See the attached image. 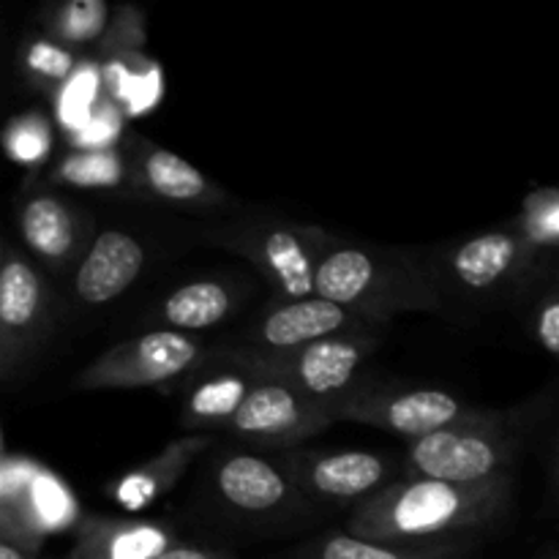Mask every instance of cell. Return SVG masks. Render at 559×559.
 <instances>
[{"instance_id": "1", "label": "cell", "mask_w": 559, "mask_h": 559, "mask_svg": "<svg viewBox=\"0 0 559 559\" xmlns=\"http://www.w3.org/2000/svg\"><path fill=\"white\" fill-rule=\"evenodd\" d=\"M513 478L462 486L448 480L399 478L353 508L344 533L391 546H437L480 540L511 511Z\"/></svg>"}, {"instance_id": "2", "label": "cell", "mask_w": 559, "mask_h": 559, "mask_svg": "<svg viewBox=\"0 0 559 559\" xmlns=\"http://www.w3.org/2000/svg\"><path fill=\"white\" fill-rule=\"evenodd\" d=\"M317 295L382 331L399 314L448 311L424 251L338 238L333 233L317 265Z\"/></svg>"}, {"instance_id": "3", "label": "cell", "mask_w": 559, "mask_h": 559, "mask_svg": "<svg viewBox=\"0 0 559 559\" xmlns=\"http://www.w3.org/2000/svg\"><path fill=\"white\" fill-rule=\"evenodd\" d=\"M557 407L559 385H551L516 407L484 409L467 424L409 442L404 462L407 478L448 480L462 486L513 478L519 459Z\"/></svg>"}, {"instance_id": "4", "label": "cell", "mask_w": 559, "mask_h": 559, "mask_svg": "<svg viewBox=\"0 0 559 559\" xmlns=\"http://www.w3.org/2000/svg\"><path fill=\"white\" fill-rule=\"evenodd\" d=\"M424 260L445 306L513 309L524 284L546 257L508 218L500 227L424 251Z\"/></svg>"}, {"instance_id": "5", "label": "cell", "mask_w": 559, "mask_h": 559, "mask_svg": "<svg viewBox=\"0 0 559 559\" xmlns=\"http://www.w3.org/2000/svg\"><path fill=\"white\" fill-rule=\"evenodd\" d=\"M202 238L254 265L276 298L300 300L317 295V265L331 233L287 216L254 213L207 227Z\"/></svg>"}, {"instance_id": "6", "label": "cell", "mask_w": 559, "mask_h": 559, "mask_svg": "<svg viewBox=\"0 0 559 559\" xmlns=\"http://www.w3.org/2000/svg\"><path fill=\"white\" fill-rule=\"evenodd\" d=\"M382 333H347L289 353H254L243 347H218V353L260 380L284 382L336 413V404L364 382V366L380 349Z\"/></svg>"}, {"instance_id": "7", "label": "cell", "mask_w": 559, "mask_h": 559, "mask_svg": "<svg viewBox=\"0 0 559 559\" xmlns=\"http://www.w3.org/2000/svg\"><path fill=\"white\" fill-rule=\"evenodd\" d=\"M60 304L52 284L31 254L0 246V380L14 385L25 377L58 328Z\"/></svg>"}, {"instance_id": "8", "label": "cell", "mask_w": 559, "mask_h": 559, "mask_svg": "<svg viewBox=\"0 0 559 559\" xmlns=\"http://www.w3.org/2000/svg\"><path fill=\"white\" fill-rule=\"evenodd\" d=\"M211 355L213 349L197 336L153 328L104 349L74 377L71 388L82 393L169 388L183 377L191 380Z\"/></svg>"}, {"instance_id": "9", "label": "cell", "mask_w": 559, "mask_h": 559, "mask_svg": "<svg viewBox=\"0 0 559 559\" xmlns=\"http://www.w3.org/2000/svg\"><path fill=\"white\" fill-rule=\"evenodd\" d=\"M484 407H473L445 388L380 385L364 380L336 404V420L374 426L404 437L407 442L445 431L478 418Z\"/></svg>"}, {"instance_id": "10", "label": "cell", "mask_w": 559, "mask_h": 559, "mask_svg": "<svg viewBox=\"0 0 559 559\" xmlns=\"http://www.w3.org/2000/svg\"><path fill=\"white\" fill-rule=\"evenodd\" d=\"M278 467L284 469L295 489L309 502L353 506L371 500L396 484L399 464L385 453L374 451H309L293 448L278 453Z\"/></svg>"}, {"instance_id": "11", "label": "cell", "mask_w": 559, "mask_h": 559, "mask_svg": "<svg viewBox=\"0 0 559 559\" xmlns=\"http://www.w3.org/2000/svg\"><path fill=\"white\" fill-rule=\"evenodd\" d=\"M14 218L27 254L58 276L74 273L98 235L91 213L44 186L20 191Z\"/></svg>"}, {"instance_id": "12", "label": "cell", "mask_w": 559, "mask_h": 559, "mask_svg": "<svg viewBox=\"0 0 559 559\" xmlns=\"http://www.w3.org/2000/svg\"><path fill=\"white\" fill-rule=\"evenodd\" d=\"M333 424H336L333 407L284 385V382L257 377L249 399L227 431L251 445L293 451L300 442L317 437Z\"/></svg>"}, {"instance_id": "13", "label": "cell", "mask_w": 559, "mask_h": 559, "mask_svg": "<svg viewBox=\"0 0 559 559\" xmlns=\"http://www.w3.org/2000/svg\"><path fill=\"white\" fill-rule=\"evenodd\" d=\"M382 328L371 325L364 317L353 314L344 306L320 298L282 300L273 298L254 320L246 325L243 336L235 347L254 349V353H289V349L309 347L347 333H371Z\"/></svg>"}, {"instance_id": "14", "label": "cell", "mask_w": 559, "mask_h": 559, "mask_svg": "<svg viewBox=\"0 0 559 559\" xmlns=\"http://www.w3.org/2000/svg\"><path fill=\"white\" fill-rule=\"evenodd\" d=\"M213 489L224 508L249 522H287L306 516V500L278 462L243 451H227L213 464Z\"/></svg>"}, {"instance_id": "15", "label": "cell", "mask_w": 559, "mask_h": 559, "mask_svg": "<svg viewBox=\"0 0 559 559\" xmlns=\"http://www.w3.org/2000/svg\"><path fill=\"white\" fill-rule=\"evenodd\" d=\"M123 156L129 164V189L145 200L180 211H216L229 205V194L222 186L183 156L145 136H131Z\"/></svg>"}, {"instance_id": "16", "label": "cell", "mask_w": 559, "mask_h": 559, "mask_svg": "<svg viewBox=\"0 0 559 559\" xmlns=\"http://www.w3.org/2000/svg\"><path fill=\"white\" fill-rule=\"evenodd\" d=\"M145 267L147 249L134 233L120 227L102 229L71 273V300L82 309L115 304L140 282Z\"/></svg>"}, {"instance_id": "17", "label": "cell", "mask_w": 559, "mask_h": 559, "mask_svg": "<svg viewBox=\"0 0 559 559\" xmlns=\"http://www.w3.org/2000/svg\"><path fill=\"white\" fill-rule=\"evenodd\" d=\"M254 380L257 377L249 369L213 349L211 360L189 380L180 426L191 435H211L213 429H229L235 415L249 399Z\"/></svg>"}, {"instance_id": "18", "label": "cell", "mask_w": 559, "mask_h": 559, "mask_svg": "<svg viewBox=\"0 0 559 559\" xmlns=\"http://www.w3.org/2000/svg\"><path fill=\"white\" fill-rule=\"evenodd\" d=\"M240 306H243V284L222 276H200L169 289L151 311V320L164 331L197 336L233 320Z\"/></svg>"}, {"instance_id": "19", "label": "cell", "mask_w": 559, "mask_h": 559, "mask_svg": "<svg viewBox=\"0 0 559 559\" xmlns=\"http://www.w3.org/2000/svg\"><path fill=\"white\" fill-rule=\"evenodd\" d=\"M175 544L173 530L158 522L87 516L76 524L69 559H156Z\"/></svg>"}, {"instance_id": "20", "label": "cell", "mask_w": 559, "mask_h": 559, "mask_svg": "<svg viewBox=\"0 0 559 559\" xmlns=\"http://www.w3.org/2000/svg\"><path fill=\"white\" fill-rule=\"evenodd\" d=\"M211 445V435H186L180 437V440H173L162 453L147 459L145 464H140V467L131 469V473L120 475V478L109 486L107 495L112 497L120 508H126V511H142V508L162 500L169 489H175L178 480L186 475V469H189Z\"/></svg>"}, {"instance_id": "21", "label": "cell", "mask_w": 559, "mask_h": 559, "mask_svg": "<svg viewBox=\"0 0 559 559\" xmlns=\"http://www.w3.org/2000/svg\"><path fill=\"white\" fill-rule=\"evenodd\" d=\"M478 540L437 546H391L355 538L349 533H328L295 549L287 559H467Z\"/></svg>"}, {"instance_id": "22", "label": "cell", "mask_w": 559, "mask_h": 559, "mask_svg": "<svg viewBox=\"0 0 559 559\" xmlns=\"http://www.w3.org/2000/svg\"><path fill=\"white\" fill-rule=\"evenodd\" d=\"M527 336L559 358V257H546L513 304Z\"/></svg>"}, {"instance_id": "23", "label": "cell", "mask_w": 559, "mask_h": 559, "mask_svg": "<svg viewBox=\"0 0 559 559\" xmlns=\"http://www.w3.org/2000/svg\"><path fill=\"white\" fill-rule=\"evenodd\" d=\"M52 183L74 189H120L129 183V164L123 153L112 147L74 151L55 167Z\"/></svg>"}, {"instance_id": "24", "label": "cell", "mask_w": 559, "mask_h": 559, "mask_svg": "<svg viewBox=\"0 0 559 559\" xmlns=\"http://www.w3.org/2000/svg\"><path fill=\"white\" fill-rule=\"evenodd\" d=\"M112 25V9L104 0H66L49 11V36L69 49L102 44Z\"/></svg>"}, {"instance_id": "25", "label": "cell", "mask_w": 559, "mask_h": 559, "mask_svg": "<svg viewBox=\"0 0 559 559\" xmlns=\"http://www.w3.org/2000/svg\"><path fill=\"white\" fill-rule=\"evenodd\" d=\"M511 222L540 257H559V186L530 191Z\"/></svg>"}, {"instance_id": "26", "label": "cell", "mask_w": 559, "mask_h": 559, "mask_svg": "<svg viewBox=\"0 0 559 559\" xmlns=\"http://www.w3.org/2000/svg\"><path fill=\"white\" fill-rule=\"evenodd\" d=\"M20 71L38 91H55L74 76L76 55L52 36L31 38L20 49Z\"/></svg>"}, {"instance_id": "27", "label": "cell", "mask_w": 559, "mask_h": 559, "mask_svg": "<svg viewBox=\"0 0 559 559\" xmlns=\"http://www.w3.org/2000/svg\"><path fill=\"white\" fill-rule=\"evenodd\" d=\"M142 44H145V16L123 5L109 25L107 36L98 44V52L102 58H126V55L140 52Z\"/></svg>"}, {"instance_id": "28", "label": "cell", "mask_w": 559, "mask_h": 559, "mask_svg": "<svg viewBox=\"0 0 559 559\" xmlns=\"http://www.w3.org/2000/svg\"><path fill=\"white\" fill-rule=\"evenodd\" d=\"M47 123H41L36 115L20 118L9 129V151L20 162H38L47 153Z\"/></svg>"}, {"instance_id": "29", "label": "cell", "mask_w": 559, "mask_h": 559, "mask_svg": "<svg viewBox=\"0 0 559 559\" xmlns=\"http://www.w3.org/2000/svg\"><path fill=\"white\" fill-rule=\"evenodd\" d=\"M156 559H235L224 549H207V546H191V544H175L173 549L164 551Z\"/></svg>"}, {"instance_id": "30", "label": "cell", "mask_w": 559, "mask_h": 559, "mask_svg": "<svg viewBox=\"0 0 559 559\" xmlns=\"http://www.w3.org/2000/svg\"><path fill=\"white\" fill-rule=\"evenodd\" d=\"M546 473H549V484H551V495L559 502V420L549 437V448H546Z\"/></svg>"}, {"instance_id": "31", "label": "cell", "mask_w": 559, "mask_h": 559, "mask_svg": "<svg viewBox=\"0 0 559 559\" xmlns=\"http://www.w3.org/2000/svg\"><path fill=\"white\" fill-rule=\"evenodd\" d=\"M0 559H38V555H33V551L22 549V546L11 544V540L0 538Z\"/></svg>"}, {"instance_id": "32", "label": "cell", "mask_w": 559, "mask_h": 559, "mask_svg": "<svg viewBox=\"0 0 559 559\" xmlns=\"http://www.w3.org/2000/svg\"><path fill=\"white\" fill-rule=\"evenodd\" d=\"M535 559H559V549H551V551H544V555H538Z\"/></svg>"}]
</instances>
